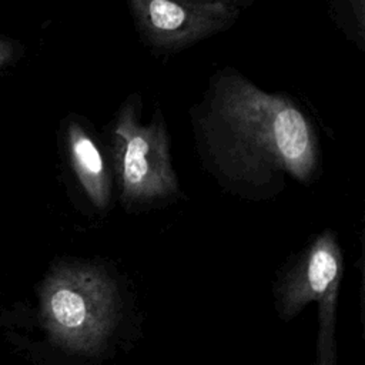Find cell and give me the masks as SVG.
<instances>
[{
	"label": "cell",
	"instance_id": "1",
	"mask_svg": "<svg viewBox=\"0 0 365 365\" xmlns=\"http://www.w3.org/2000/svg\"><path fill=\"white\" fill-rule=\"evenodd\" d=\"M215 163L231 178L264 182L282 171L308 181L317 143L302 111L288 98L238 77H221L204 118Z\"/></svg>",
	"mask_w": 365,
	"mask_h": 365
},
{
	"label": "cell",
	"instance_id": "2",
	"mask_svg": "<svg viewBox=\"0 0 365 365\" xmlns=\"http://www.w3.org/2000/svg\"><path fill=\"white\" fill-rule=\"evenodd\" d=\"M38 301L50 339L71 352H98L117 322L115 285L93 265H56L41 284Z\"/></svg>",
	"mask_w": 365,
	"mask_h": 365
},
{
	"label": "cell",
	"instance_id": "3",
	"mask_svg": "<svg viewBox=\"0 0 365 365\" xmlns=\"http://www.w3.org/2000/svg\"><path fill=\"white\" fill-rule=\"evenodd\" d=\"M342 254L332 232L315 240L281 288V311L294 317L305 304L318 302L317 365H335V308L342 278Z\"/></svg>",
	"mask_w": 365,
	"mask_h": 365
},
{
	"label": "cell",
	"instance_id": "4",
	"mask_svg": "<svg viewBox=\"0 0 365 365\" xmlns=\"http://www.w3.org/2000/svg\"><path fill=\"white\" fill-rule=\"evenodd\" d=\"M117 171L124 201L145 202L171 195L177 178L164 128L143 125L135 108L125 107L114 127Z\"/></svg>",
	"mask_w": 365,
	"mask_h": 365
},
{
	"label": "cell",
	"instance_id": "5",
	"mask_svg": "<svg viewBox=\"0 0 365 365\" xmlns=\"http://www.w3.org/2000/svg\"><path fill=\"white\" fill-rule=\"evenodd\" d=\"M138 27L161 47H180L212 33L230 13L220 3L191 0H130Z\"/></svg>",
	"mask_w": 365,
	"mask_h": 365
},
{
	"label": "cell",
	"instance_id": "6",
	"mask_svg": "<svg viewBox=\"0 0 365 365\" xmlns=\"http://www.w3.org/2000/svg\"><path fill=\"white\" fill-rule=\"evenodd\" d=\"M67 144L73 170L83 190L97 208H106L110 200V180L94 140L73 121L67 128Z\"/></svg>",
	"mask_w": 365,
	"mask_h": 365
},
{
	"label": "cell",
	"instance_id": "7",
	"mask_svg": "<svg viewBox=\"0 0 365 365\" xmlns=\"http://www.w3.org/2000/svg\"><path fill=\"white\" fill-rule=\"evenodd\" d=\"M14 56H16L14 44L6 38H0V68L10 64Z\"/></svg>",
	"mask_w": 365,
	"mask_h": 365
}]
</instances>
